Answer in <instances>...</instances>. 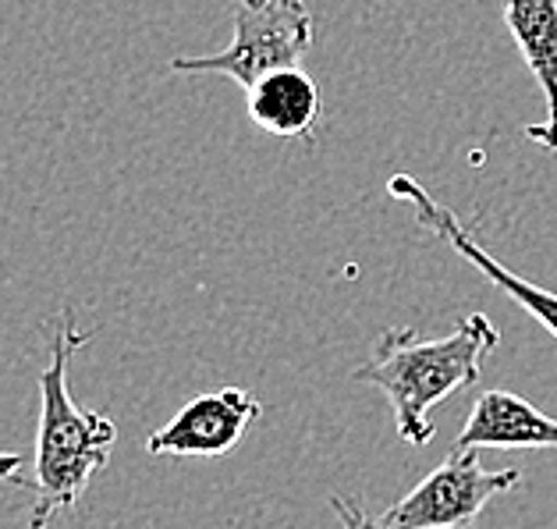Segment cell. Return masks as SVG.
I'll return each mask as SVG.
<instances>
[{"label": "cell", "mask_w": 557, "mask_h": 529, "mask_svg": "<svg viewBox=\"0 0 557 529\" xmlns=\"http://www.w3.org/2000/svg\"><path fill=\"white\" fill-rule=\"evenodd\" d=\"M249 100V121L277 139H302L323 114V97L317 78L306 75L302 67H284L260 78L246 89Z\"/></svg>", "instance_id": "cell-9"}, {"label": "cell", "mask_w": 557, "mask_h": 529, "mask_svg": "<svg viewBox=\"0 0 557 529\" xmlns=\"http://www.w3.org/2000/svg\"><path fill=\"white\" fill-rule=\"evenodd\" d=\"M505 25L547 103V121L525 125V135L557 149V0H505Z\"/></svg>", "instance_id": "cell-8"}, {"label": "cell", "mask_w": 557, "mask_h": 529, "mask_svg": "<svg viewBox=\"0 0 557 529\" xmlns=\"http://www.w3.org/2000/svg\"><path fill=\"white\" fill-rule=\"evenodd\" d=\"M486 447H557V416L540 413L533 402L511 391H483L472 402L466 427L451 452H486Z\"/></svg>", "instance_id": "cell-7"}, {"label": "cell", "mask_w": 557, "mask_h": 529, "mask_svg": "<svg viewBox=\"0 0 557 529\" xmlns=\"http://www.w3.org/2000/svg\"><path fill=\"white\" fill-rule=\"evenodd\" d=\"M387 193L398 202H405V207H412L416 224L423 227V232L441 238L447 249H455L461 260L480 270L494 288H500L508 298H515V303H519L543 331H550V337H557V292H547L533 281L511 274L494 253H486L480 242H475L469 224H461V217L455 210H447L444 202L433 199L423 185H419L416 179H409V174H394V179L387 182Z\"/></svg>", "instance_id": "cell-5"}, {"label": "cell", "mask_w": 557, "mask_h": 529, "mask_svg": "<svg viewBox=\"0 0 557 529\" xmlns=\"http://www.w3.org/2000/svg\"><path fill=\"white\" fill-rule=\"evenodd\" d=\"M522 480L519 469H483L480 452H451L426 472L401 501L380 515H370L356 497L334 494L331 508L345 529H472L497 494L515 491Z\"/></svg>", "instance_id": "cell-3"}, {"label": "cell", "mask_w": 557, "mask_h": 529, "mask_svg": "<svg viewBox=\"0 0 557 529\" xmlns=\"http://www.w3.org/2000/svg\"><path fill=\"white\" fill-rule=\"evenodd\" d=\"M97 331H83L75 309H64L50 337L47 366L39 370V427L33 455V512L29 529H47L58 515L83 501L92 477L111 463L117 423L107 413L75 405L67 391V366L78 348H86Z\"/></svg>", "instance_id": "cell-1"}, {"label": "cell", "mask_w": 557, "mask_h": 529, "mask_svg": "<svg viewBox=\"0 0 557 529\" xmlns=\"http://www.w3.org/2000/svg\"><path fill=\"white\" fill-rule=\"evenodd\" d=\"M25 458L22 455H4L0 452V483H15V487H29V480L22 477Z\"/></svg>", "instance_id": "cell-10"}, {"label": "cell", "mask_w": 557, "mask_h": 529, "mask_svg": "<svg viewBox=\"0 0 557 529\" xmlns=\"http://www.w3.org/2000/svg\"><path fill=\"white\" fill-rule=\"evenodd\" d=\"M146 529H153V526H146Z\"/></svg>", "instance_id": "cell-11"}, {"label": "cell", "mask_w": 557, "mask_h": 529, "mask_svg": "<svg viewBox=\"0 0 557 529\" xmlns=\"http://www.w3.org/2000/svg\"><path fill=\"white\" fill-rule=\"evenodd\" d=\"M472 529H475V526H472Z\"/></svg>", "instance_id": "cell-12"}, {"label": "cell", "mask_w": 557, "mask_h": 529, "mask_svg": "<svg viewBox=\"0 0 557 529\" xmlns=\"http://www.w3.org/2000/svg\"><path fill=\"white\" fill-rule=\"evenodd\" d=\"M263 416V405L246 387H221L196 395L171 416V423L146 438L149 455L171 458H221L238 447L246 430Z\"/></svg>", "instance_id": "cell-6"}, {"label": "cell", "mask_w": 557, "mask_h": 529, "mask_svg": "<svg viewBox=\"0 0 557 529\" xmlns=\"http://www.w3.org/2000/svg\"><path fill=\"white\" fill-rule=\"evenodd\" d=\"M500 342V331L486 313H469L447 337H419L412 328H387L376 337L373 359L351 370V381L370 384L387 398L398 438L412 447L433 441V405L461 387H472L483 373V359Z\"/></svg>", "instance_id": "cell-2"}, {"label": "cell", "mask_w": 557, "mask_h": 529, "mask_svg": "<svg viewBox=\"0 0 557 529\" xmlns=\"http://www.w3.org/2000/svg\"><path fill=\"white\" fill-rule=\"evenodd\" d=\"M317 39L306 0H235V39L221 53L174 58V75H227L242 89L260 78L298 67Z\"/></svg>", "instance_id": "cell-4"}]
</instances>
